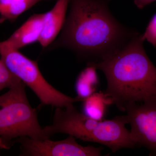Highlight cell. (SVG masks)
I'll return each mask as SVG.
<instances>
[{"mask_svg":"<svg viewBox=\"0 0 156 156\" xmlns=\"http://www.w3.org/2000/svg\"><path fill=\"white\" fill-rule=\"evenodd\" d=\"M69 4L61 33L48 50L66 48L80 60L95 62L116 53L138 34L115 19L105 0H70Z\"/></svg>","mask_w":156,"mask_h":156,"instance_id":"obj_1","label":"cell"},{"mask_svg":"<svg viewBox=\"0 0 156 156\" xmlns=\"http://www.w3.org/2000/svg\"><path fill=\"white\" fill-rule=\"evenodd\" d=\"M142 34L100 61L88 62L103 72L107 87L105 93L122 111L134 104L156 102V67L144 47Z\"/></svg>","mask_w":156,"mask_h":156,"instance_id":"obj_2","label":"cell"},{"mask_svg":"<svg viewBox=\"0 0 156 156\" xmlns=\"http://www.w3.org/2000/svg\"><path fill=\"white\" fill-rule=\"evenodd\" d=\"M25 87L20 81L0 95V148L9 149L17 139L23 136L49 138L40 126L36 109L29 101Z\"/></svg>","mask_w":156,"mask_h":156,"instance_id":"obj_3","label":"cell"},{"mask_svg":"<svg viewBox=\"0 0 156 156\" xmlns=\"http://www.w3.org/2000/svg\"><path fill=\"white\" fill-rule=\"evenodd\" d=\"M1 59L10 72L32 90L41 103L54 107H66L82 101L77 97L63 94L46 80L37 62L10 47L5 41H0Z\"/></svg>","mask_w":156,"mask_h":156,"instance_id":"obj_4","label":"cell"},{"mask_svg":"<svg viewBox=\"0 0 156 156\" xmlns=\"http://www.w3.org/2000/svg\"><path fill=\"white\" fill-rule=\"evenodd\" d=\"M17 142L20 145V156H99L102 150L101 147L81 145L71 135L66 139L56 141L50 138L35 140L23 136L17 139Z\"/></svg>","mask_w":156,"mask_h":156,"instance_id":"obj_5","label":"cell"},{"mask_svg":"<svg viewBox=\"0 0 156 156\" xmlns=\"http://www.w3.org/2000/svg\"><path fill=\"white\" fill-rule=\"evenodd\" d=\"M131 139L156 155V102L134 104L126 109Z\"/></svg>","mask_w":156,"mask_h":156,"instance_id":"obj_6","label":"cell"},{"mask_svg":"<svg viewBox=\"0 0 156 156\" xmlns=\"http://www.w3.org/2000/svg\"><path fill=\"white\" fill-rule=\"evenodd\" d=\"M127 124L126 115L117 116L112 119L101 120L95 130L89 134L87 141L103 144L113 152L121 149L135 147L130 131L126 127Z\"/></svg>","mask_w":156,"mask_h":156,"instance_id":"obj_7","label":"cell"},{"mask_svg":"<svg viewBox=\"0 0 156 156\" xmlns=\"http://www.w3.org/2000/svg\"><path fill=\"white\" fill-rule=\"evenodd\" d=\"M70 0H58L53 9L44 13L43 28L38 42L42 48H47L61 31L66 19Z\"/></svg>","mask_w":156,"mask_h":156,"instance_id":"obj_8","label":"cell"},{"mask_svg":"<svg viewBox=\"0 0 156 156\" xmlns=\"http://www.w3.org/2000/svg\"><path fill=\"white\" fill-rule=\"evenodd\" d=\"M44 14H35L31 16L5 42L10 47L19 50L27 45L39 41L41 35Z\"/></svg>","mask_w":156,"mask_h":156,"instance_id":"obj_9","label":"cell"},{"mask_svg":"<svg viewBox=\"0 0 156 156\" xmlns=\"http://www.w3.org/2000/svg\"><path fill=\"white\" fill-rule=\"evenodd\" d=\"M51 0H0V23L13 22L20 15L43 1Z\"/></svg>","mask_w":156,"mask_h":156,"instance_id":"obj_10","label":"cell"},{"mask_svg":"<svg viewBox=\"0 0 156 156\" xmlns=\"http://www.w3.org/2000/svg\"><path fill=\"white\" fill-rule=\"evenodd\" d=\"M83 101L84 114L97 120H103L108 106L113 104L105 92H95Z\"/></svg>","mask_w":156,"mask_h":156,"instance_id":"obj_11","label":"cell"},{"mask_svg":"<svg viewBox=\"0 0 156 156\" xmlns=\"http://www.w3.org/2000/svg\"><path fill=\"white\" fill-rule=\"evenodd\" d=\"M96 69L87 66L78 76L76 83V90L79 99L83 101L96 92L98 79Z\"/></svg>","mask_w":156,"mask_h":156,"instance_id":"obj_12","label":"cell"},{"mask_svg":"<svg viewBox=\"0 0 156 156\" xmlns=\"http://www.w3.org/2000/svg\"><path fill=\"white\" fill-rule=\"evenodd\" d=\"M20 81L13 75L0 59V92L6 88H10Z\"/></svg>","mask_w":156,"mask_h":156,"instance_id":"obj_13","label":"cell"},{"mask_svg":"<svg viewBox=\"0 0 156 156\" xmlns=\"http://www.w3.org/2000/svg\"><path fill=\"white\" fill-rule=\"evenodd\" d=\"M142 37L144 41L147 40L154 47H156V13L148 24Z\"/></svg>","mask_w":156,"mask_h":156,"instance_id":"obj_14","label":"cell"},{"mask_svg":"<svg viewBox=\"0 0 156 156\" xmlns=\"http://www.w3.org/2000/svg\"><path fill=\"white\" fill-rule=\"evenodd\" d=\"M156 0H134V2L137 8L143 9Z\"/></svg>","mask_w":156,"mask_h":156,"instance_id":"obj_15","label":"cell"}]
</instances>
